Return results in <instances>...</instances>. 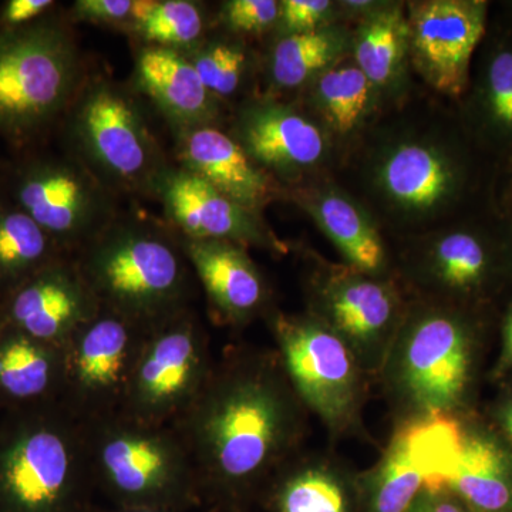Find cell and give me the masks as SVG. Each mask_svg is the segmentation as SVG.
Returning a JSON list of instances; mask_svg holds the SVG:
<instances>
[{"label": "cell", "instance_id": "6da1fadb", "mask_svg": "<svg viewBox=\"0 0 512 512\" xmlns=\"http://www.w3.org/2000/svg\"><path fill=\"white\" fill-rule=\"evenodd\" d=\"M306 412L278 352L235 350L212 366L197 399L173 426L202 495L238 501L292 460L305 436Z\"/></svg>", "mask_w": 512, "mask_h": 512}, {"label": "cell", "instance_id": "7a4b0ae2", "mask_svg": "<svg viewBox=\"0 0 512 512\" xmlns=\"http://www.w3.org/2000/svg\"><path fill=\"white\" fill-rule=\"evenodd\" d=\"M87 427L57 402L0 420V512H87Z\"/></svg>", "mask_w": 512, "mask_h": 512}, {"label": "cell", "instance_id": "3957f363", "mask_svg": "<svg viewBox=\"0 0 512 512\" xmlns=\"http://www.w3.org/2000/svg\"><path fill=\"white\" fill-rule=\"evenodd\" d=\"M476 336L446 303L407 306L377 379L396 419L463 417L474 372Z\"/></svg>", "mask_w": 512, "mask_h": 512}, {"label": "cell", "instance_id": "277c9868", "mask_svg": "<svg viewBox=\"0 0 512 512\" xmlns=\"http://www.w3.org/2000/svg\"><path fill=\"white\" fill-rule=\"evenodd\" d=\"M183 248L143 222L110 224L77 264L100 308L151 328L184 312L190 272Z\"/></svg>", "mask_w": 512, "mask_h": 512}, {"label": "cell", "instance_id": "5b68a950", "mask_svg": "<svg viewBox=\"0 0 512 512\" xmlns=\"http://www.w3.org/2000/svg\"><path fill=\"white\" fill-rule=\"evenodd\" d=\"M79 83L76 42L59 16L0 32V138L15 154L40 147Z\"/></svg>", "mask_w": 512, "mask_h": 512}, {"label": "cell", "instance_id": "8992f818", "mask_svg": "<svg viewBox=\"0 0 512 512\" xmlns=\"http://www.w3.org/2000/svg\"><path fill=\"white\" fill-rule=\"evenodd\" d=\"M93 471L121 508L184 512L200 503V480L174 426L113 416L86 424Z\"/></svg>", "mask_w": 512, "mask_h": 512}, {"label": "cell", "instance_id": "52a82bcc", "mask_svg": "<svg viewBox=\"0 0 512 512\" xmlns=\"http://www.w3.org/2000/svg\"><path fill=\"white\" fill-rule=\"evenodd\" d=\"M272 329L286 375L333 437L362 430L367 376L355 353L315 316L278 313Z\"/></svg>", "mask_w": 512, "mask_h": 512}, {"label": "cell", "instance_id": "ba28073f", "mask_svg": "<svg viewBox=\"0 0 512 512\" xmlns=\"http://www.w3.org/2000/svg\"><path fill=\"white\" fill-rule=\"evenodd\" d=\"M0 194L29 215L62 252L89 244L110 225L100 181L76 160L40 147L16 153L0 165Z\"/></svg>", "mask_w": 512, "mask_h": 512}, {"label": "cell", "instance_id": "9c48e42d", "mask_svg": "<svg viewBox=\"0 0 512 512\" xmlns=\"http://www.w3.org/2000/svg\"><path fill=\"white\" fill-rule=\"evenodd\" d=\"M147 330L100 308L60 348L57 403L83 424L119 416Z\"/></svg>", "mask_w": 512, "mask_h": 512}, {"label": "cell", "instance_id": "30bf717a", "mask_svg": "<svg viewBox=\"0 0 512 512\" xmlns=\"http://www.w3.org/2000/svg\"><path fill=\"white\" fill-rule=\"evenodd\" d=\"M207 336L188 312L148 328L121 416L157 426L181 419L210 376Z\"/></svg>", "mask_w": 512, "mask_h": 512}, {"label": "cell", "instance_id": "8fae6325", "mask_svg": "<svg viewBox=\"0 0 512 512\" xmlns=\"http://www.w3.org/2000/svg\"><path fill=\"white\" fill-rule=\"evenodd\" d=\"M308 298L309 315L349 346L367 376L377 377L409 306L394 282L323 264L309 278Z\"/></svg>", "mask_w": 512, "mask_h": 512}, {"label": "cell", "instance_id": "7c38bea8", "mask_svg": "<svg viewBox=\"0 0 512 512\" xmlns=\"http://www.w3.org/2000/svg\"><path fill=\"white\" fill-rule=\"evenodd\" d=\"M463 433L457 416L399 420L382 457L357 474L360 512H406L426 488H446Z\"/></svg>", "mask_w": 512, "mask_h": 512}, {"label": "cell", "instance_id": "4fadbf2b", "mask_svg": "<svg viewBox=\"0 0 512 512\" xmlns=\"http://www.w3.org/2000/svg\"><path fill=\"white\" fill-rule=\"evenodd\" d=\"M69 130L90 164L121 187H154L160 154L146 121L123 90L104 80L70 106Z\"/></svg>", "mask_w": 512, "mask_h": 512}, {"label": "cell", "instance_id": "5bb4252c", "mask_svg": "<svg viewBox=\"0 0 512 512\" xmlns=\"http://www.w3.org/2000/svg\"><path fill=\"white\" fill-rule=\"evenodd\" d=\"M485 16L487 5L474 0L414 3L407 18L409 49L434 89L450 96L464 92L471 56L485 32Z\"/></svg>", "mask_w": 512, "mask_h": 512}, {"label": "cell", "instance_id": "9a60e30c", "mask_svg": "<svg viewBox=\"0 0 512 512\" xmlns=\"http://www.w3.org/2000/svg\"><path fill=\"white\" fill-rule=\"evenodd\" d=\"M99 311L76 264L60 258L0 303V325L60 349Z\"/></svg>", "mask_w": 512, "mask_h": 512}, {"label": "cell", "instance_id": "2e32d148", "mask_svg": "<svg viewBox=\"0 0 512 512\" xmlns=\"http://www.w3.org/2000/svg\"><path fill=\"white\" fill-rule=\"evenodd\" d=\"M165 214L190 239H217L241 247L284 251L281 242L261 224L254 211L241 207L198 175L164 170L154 187Z\"/></svg>", "mask_w": 512, "mask_h": 512}, {"label": "cell", "instance_id": "e0dca14e", "mask_svg": "<svg viewBox=\"0 0 512 512\" xmlns=\"http://www.w3.org/2000/svg\"><path fill=\"white\" fill-rule=\"evenodd\" d=\"M183 249L218 322L241 326L261 315L268 302V288L244 247L217 239L187 238Z\"/></svg>", "mask_w": 512, "mask_h": 512}, {"label": "cell", "instance_id": "ac0fdd59", "mask_svg": "<svg viewBox=\"0 0 512 512\" xmlns=\"http://www.w3.org/2000/svg\"><path fill=\"white\" fill-rule=\"evenodd\" d=\"M376 184L394 207L423 215L453 200L460 187V171L440 147L407 141L384 154L377 167Z\"/></svg>", "mask_w": 512, "mask_h": 512}, {"label": "cell", "instance_id": "d6986e66", "mask_svg": "<svg viewBox=\"0 0 512 512\" xmlns=\"http://www.w3.org/2000/svg\"><path fill=\"white\" fill-rule=\"evenodd\" d=\"M238 143L259 167L293 173L325 156L323 131L298 111L276 103L247 107L238 123Z\"/></svg>", "mask_w": 512, "mask_h": 512}, {"label": "cell", "instance_id": "ffe728a7", "mask_svg": "<svg viewBox=\"0 0 512 512\" xmlns=\"http://www.w3.org/2000/svg\"><path fill=\"white\" fill-rule=\"evenodd\" d=\"M180 157L184 170L198 175L249 211H258L274 198L275 187L269 174L245 153L237 140L218 128L185 130Z\"/></svg>", "mask_w": 512, "mask_h": 512}, {"label": "cell", "instance_id": "44dd1931", "mask_svg": "<svg viewBox=\"0 0 512 512\" xmlns=\"http://www.w3.org/2000/svg\"><path fill=\"white\" fill-rule=\"evenodd\" d=\"M446 488L471 512H512V447L463 417V433Z\"/></svg>", "mask_w": 512, "mask_h": 512}, {"label": "cell", "instance_id": "7402d4cb", "mask_svg": "<svg viewBox=\"0 0 512 512\" xmlns=\"http://www.w3.org/2000/svg\"><path fill=\"white\" fill-rule=\"evenodd\" d=\"M60 373L59 348L0 325V410L57 402Z\"/></svg>", "mask_w": 512, "mask_h": 512}, {"label": "cell", "instance_id": "603a6c76", "mask_svg": "<svg viewBox=\"0 0 512 512\" xmlns=\"http://www.w3.org/2000/svg\"><path fill=\"white\" fill-rule=\"evenodd\" d=\"M137 77L165 116L185 130L208 126L215 96L201 82L194 64L168 47H147L137 62Z\"/></svg>", "mask_w": 512, "mask_h": 512}, {"label": "cell", "instance_id": "cb8c5ba5", "mask_svg": "<svg viewBox=\"0 0 512 512\" xmlns=\"http://www.w3.org/2000/svg\"><path fill=\"white\" fill-rule=\"evenodd\" d=\"M275 512H360L357 476L329 457L289 461L269 493Z\"/></svg>", "mask_w": 512, "mask_h": 512}, {"label": "cell", "instance_id": "d4e9b609", "mask_svg": "<svg viewBox=\"0 0 512 512\" xmlns=\"http://www.w3.org/2000/svg\"><path fill=\"white\" fill-rule=\"evenodd\" d=\"M491 271V254L483 239L467 231L434 238L414 261V281L431 295L470 296L483 288Z\"/></svg>", "mask_w": 512, "mask_h": 512}, {"label": "cell", "instance_id": "484cf974", "mask_svg": "<svg viewBox=\"0 0 512 512\" xmlns=\"http://www.w3.org/2000/svg\"><path fill=\"white\" fill-rule=\"evenodd\" d=\"M318 227L335 244L346 265L363 274L386 276L383 239L365 211L336 190L313 192L303 198Z\"/></svg>", "mask_w": 512, "mask_h": 512}, {"label": "cell", "instance_id": "4316f807", "mask_svg": "<svg viewBox=\"0 0 512 512\" xmlns=\"http://www.w3.org/2000/svg\"><path fill=\"white\" fill-rule=\"evenodd\" d=\"M60 258L63 252L53 239L0 194V303Z\"/></svg>", "mask_w": 512, "mask_h": 512}, {"label": "cell", "instance_id": "83f0119b", "mask_svg": "<svg viewBox=\"0 0 512 512\" xmlns=\"http://www.w3.org/2000/svg\"><path fill=\"white\" fill-rule=\"evenodd\" d=\"M409 50V22L399 6H380L355 36V64L373 87H386L400 73Z\"/></svg>", "mask_w": 512, "mask_h": 512}, {"label": "cell", "instance_id": "f1b7e54d", "mask_svg": "<svg viewBox=\"0 0 512 512\" xmlns=\"http://www.w3.org/2000/svg\"><path fill=\"white\" fill-rule=\"evenodd\" d=\"M346 45L345 33L326 26L315 32L284 36L272 53V79L282 89H296L313 82L338 62Z\"/></svg>", "mask_w": 512, "mask_h": 512}, {"label": "cell", "instance_id": "f546056e", "mask_svg": "<svg viewBox=\"0 0 512 512\" xmlns=\"http://www.w3.org/2000/svg\"><path fill=\"white\" fill-rule=\"evenodd\" d=\"M356 64L333 66L313 80V101L325 123L340 136L352 133L365 120L372 90Z\"/></svg>", "mask_w": 512, "mask_h": 512}, {"label": "cell", "instance_id": "4dcf8cb0", "mask_svg": "<svg viewBox=\"0 0 512 512\" xmlns=\"http://www.w3.org/2000/svg\"><path fill=\"white\" fill-rule=\"evenodd\" d=\"M131 19L147 40L168 49L192 45L204 32L200 9L185 0H136Z\"/></svg>", "mask_w": 512, "mask_h": 512}, {"label": "cell", "instance_id": "1f68e13d", "mask_svg": "<svg viewBox=\"0 0 512 512\" xmlns=\"http://www.w3.org/2000/svg\"><path fill=\"white\" fill-rule=\"evenodd\" d=\"M191 63L212 96L227 97L237 92L242 82L247 56L237 45L211 43Z\"/></svg>", "mask_w": 512, "mask_h": 512}, {"label": "cell", "instance_id": "d6a6232c", "mask_svg": "<svg viewBox=\"0 0 512 512\" xmlns=\"http://www.w3.org/2000/svg\"><path fill=\"white\" fill-rule=\"evenodd\" d=\"M488 123L501 137L512 140V50L501 49L488 62L483 87Z\"/></svg>", "mask_w": 512, "mask_h": 512}, {"label": "cell", "instance_id": "836d02e7", "mask_svg": "<svg viewBox=\"0 0 512 512\" xmlns=\"http://www.w3.org/2000/svg\"><path fill=\"white\" fill-rule=\"evenodd\" d=\"M281 2L275 0H231L224 5V20L241 33H262L279 20Z\"/></svg>", "mask_w": 512, "mask_h": 512}, {"label": "cell", "instance_id": "e575fe53", "mask_svg": "<svg viewBox=\"0 0 512 512\" xmlns=\"http://www.w3.org/2000/svg\"><path fill=\"white\" fill-rule=\"evenodd\" d=\"M332 9L329 0H284L278 22L284 36L315 32L325 28Z\"/></svg>", "mask_w": 512, "mask_h": 512}, {"label": "cell", "instance_id": "d590c367", "mask_svg": "<svg viewBox=\"0 0 512 512\" xmlns=\"http://www.w3.org/2000/svg\"><path fill=\"white\" fill-rule=\"evenodd\" d=\"M53 9V0H9L0 8V32L32 25L49 15Z\"/></svg>", "mask_w": 512, "mask_h": 512}, {"label": "cell", "instance_id": "8d00e7d4", "mask_svg": "<svg viewBox=\"0 0 512 512\" xmlns=\"http://www.w3.org/2000/svg\"><path fill=\"white\" fill-rule=\"evenodd\" d=\"M133 8L131 0H79L74 3L73 13L90 22L116 23L131 18Z\"/></svg>", "mask_w": 512, "mask_h": 512}, {"label": "cell", "instance_id": "74e56055", "mask_svg": "<svg viewBox=\"0 0 512 512\" xmlns=\"http://www.w3.org/2000/svg\"><path fill=\"white\" fill-rule=\"evenodd\" d=\"M406 512H471L466 505L447 490V488H439V490L421 491L419 497L413 501L409 510Z\"/></svg>", "mask_w": 512, "mask_h": 512}, {"label": "cell", "instance_id": "f35d334b", "mask_svg": "<svg viewBox=\"0 0 512 512\" xmlns=\"http://www.w3.org/2000/svg\"><path fill=\"white\" fill-rule=\"evenodd\" d=\"M512 370V308L505 319L503 329V348L497 365L494 367V376L501 377Z\"/></svg>", "mask_w": 512, "mask_h": 512}, {"label": "cell", "instance_id": "ab89813d", "mask_svg": "<svg viewBox=\"0 0 512 512\" xmlns=\"http://www.w3.org/2000/svg\"><path fill=\"white\" fill-rule=\"evenodd\" d=\"M497 420L503 429L505 440L512 447V397L500 404L497 410Z\"/></svg>", "mask_w": 512, "mask_h": 512}, {"label": "cell", "instance_id": "60d3db41", "mask_svg": "<svg viewBox=\"0 0 512 512\" xmlns=\"http://www.w3.org/2000/svg\"><path fill=\"white\" fill-rule=\"evenodd\" d=\"M106 512H170V511H160V510H147V508H117V510L106 511Z\"/></svg>", "mask_w": 512, "mask_h": 512}]
</instances>
